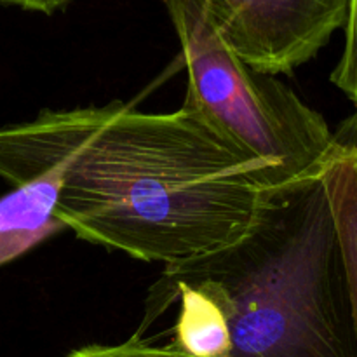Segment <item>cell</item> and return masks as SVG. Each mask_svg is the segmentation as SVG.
<instances>
[{"label":"cell","instance_id":"1","mask_svg":"<svg viewBox=\"0 0 357 357\" xmlns=\"http://www.w3.org/2000/svg\"><path fill=\"white\" fill-rule=\"evenodd\" d=\"M61 173L54 216L79 239L174 265L213 253L251 225L268 173L192 105L145 114L112 101L42 110L0 128V178L13 187Z\"/></svg>","mask_w":357,"mask_h":357},{"label":"cell","instance_id":"2","mask_svg":"<svg viewBox=\"0 0 357 357\" xmlns=\"http://www.w3.org/2000/svg\"><path fill=\"white\" fill-rule=\"evenodd\" d=\"M176 288L195 289L220 310L229 357H357L323 171L265 190L251 225L229 246L164 267L139 333Z\"/></svg>","mask_w":357,"mask_h":357},{"label":"cell","instance_id":"3","mask_svg":"<svg viewBox=\"0 0 357 357\" xmlns=\"http://www.w3.org/2000/svg\"><path fill=\"white\" fill-rule=\"evenodd\" d=\"M188 73L185 103L265 164L268 190L323 171L333 131L275 75L244 63L213 28L202 0H162Z\"/></svg>","mask_w":357,"mask_h":357},{"label":"cell","instance_id":"4","mask_svg":"<svg viewBox=\"0 0 357 357\" xmlns=\"http://www.w3.org/2000/svg\"><path fill=\"white\" fill-rule=\"evenodd\" d=\"M222 40L257 72L305 65L345 26L349 0H202Z\"/></svg>","mask_w":357,"mask_h":357},{"label":"cell","instance_id":"5","mask_svg":"<svg viewBox=\"0 0 357 357\" xmlns=\"http://www.w3.org/2000/svg\"><path fill=\"white\" fill-rule=\"evenodd\" d=\"M61 173L49 167L0 199V265L65 229L54 216Z\"/></svg>","mask_w":357,"mask_h":357},{"label":"cell","instance_id":"6","mask_svg":"<svg viewBox=\"0 0 357 357\" xmlns=\"http://www.w3.org/2000/svg\"><path fill=\"white\" fill-rule=\"evenodd\" d=\"M323 181L344 255L357 337V114L333 132Z\"/></svg>","mask_w":357,"mask_h":357},{"label":"cell","instance_id":"7","mask_svg":"<svg viewBox=\"0 0 357 357\" xmlns=\"http://www.w3.org/2000/svg\"><path fill=\"white\" fill-rule=\"evenodd\" d=\"M345 47L337 68L331 73V82L344 91L357 108V0H349L345 21Z\"/></svg>","mask_w":357,"mask_h":357},{"label":"cell","instance_id":"8","mask_svg":"<svg viewBox=\"0 0 357 357\" xmlns=\"http://www.w3.org/2000/svg\"><path fill=\"white\" fill-rule=\"evenodd\" d=\"M66 357H188L183 352L176 351L171 345H153L150 342L142 340L139 337H132L122 344L114 345H84L75 349Z\"/></svg>","mask_w":357,"mask_h":357},{"label":"cell","instance_id":"9","mask_svg":"<svg viewBox=\"0 0 357 357\" xmlns=\"http://www.w3.org/2000/svg\"><path fill=\"white\" fill-rule=\"evenodd\" d=\"M0 3L16 6L24 10H33V13H42L45 16H52L54 13L65 10L72 3V0H0Z\"/></svg>","mask_w":357,"mask_h":357}]
</instances>
